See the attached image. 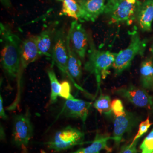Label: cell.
I'll use <instances>...</instances> for the list:
<instances>
[{
    "label": "cell",
    "mask_w": 153,
    "mask_h": 153,
    "mask_svg": "<svg viewBox=\"0 0 153 153\" xmlns=\"http://www.w3.org/2000/svg\"><path fill=\"white\" fill-rule=\"evenodd\" d=\"M114 93L126 99L137 107L146 109L153 108V98L146 90L133 85L115 89Z\"/></svg>",
    "instance_id": "9c48e42d"
},
{
    "label": "cell",
    "mask_w": 153,
    "mask_h": 153,
    "mask_svg": "<svg viewBox=\"0 0 153 153\" xmlns=\"http://www.w3.org/2000/svg\"><path fill=\"white\" fill-rule=\"evenodd\" d=\"M53 30V28L45 29L37 35V45L40 56L44 55L51 57L55 33Z\"/></svg>",
    "instance_id": "2e32d148"
},
{
    "label": "cell",
    "mask_w": 153,
    "mask_h": 153,
    "mask_svg": "<svg viewBox=\"0 0 153 153\" xmlns=\"http://www.w3.org/2000/svg\"><path fill=\"white\" fill-rule=\"evenodd\" d=\"M138 140L136 141H133L131 143L125 148H122L121 153H137L138 150L137 149V143Z\"/></svg>",
    "instance_id": "484cf974"
},
{
    "label": "cell",
    "mask_w": 153,
    "mask_h": 153,
    "mask_svg": "<svg viewBox=\"0 0 153 153\" xmlns=\"http://www.w3.org/2000/svg\"><path fill=\"white\" fill-rule=\"evenodd\" d=\"M85 133L76 128L68 126L57 131L53 138L46 143L48 148L56 152L68 150L75 146L83 145Z\"/></svg>",
    "instance_id": "52a82bcc"
},
{
    "label": "cell",
    "mask_w": 153,
    "mask_h": 153,
    "mask_svg": "<svg viewBox=\"0 0 153 153\" xmlns=\"http://www.w3.org/2000/svg\"><path fill=\"white\" fill-rule=\"evenodd\" d=\"M110 139H112V137L97 134L90 146L81 148L71 153H100L102 150L109 152L111 151V149L108 146L107 143Z\"/></svg>",
    "instance_id": "e0dca14e"
},
{
    "label": "cell",
    "mask_w": 153,
    "mask_h": 153,
    "mask_svg": "<svg viewBox=\"0 0 153 153\" xmlns=\"http://www.w3.org/2000/svg\"><path fill=\"white\" fill-rule=\"evenodd\" d=\"M88 61L84 65V69L94 75L97 83L96 95L100 90L102 80L105 79L110 74L117 53L109 51L97 49L92 38H88Z\"/></svg>",
    "instance_id": "7a4b0ae2"
},
{
    "label": "cell",
    "mask_w": 153,
    "mask_h": 153,
    "mask_svg": "<svg viewBox=\"0 0 153 153\" xmlns=\"http://www.w3.org/2000/svg\"><path fill=\"white\" fill-rule=\"evenodd\" d=\"M140 148L141 153H152L153 152V129L143 140Z\"/></svg>",
    "instance_id": "7402d4cb"
},
{
    "label": "cell",
    "mask_w": 153,
    "mask_h": 153,
    "mask_svg": "<svg viewBox=\"0 0 153 153\" xmlns=\"http://www.w3.org/2000/svg\"><path fill=\"white\" fill-rule=\"evenodd\" d=\"M62 2V7L60 16H66L79 20L81 7L77 0H57Z\"/></svg>",
    "instance_id": "d6986e66"
},
{
    "label": "cell",
    "mask_w": 153,
    "mask_h": 153,
    "mask_svg": "<svg viewBox=\"0 0 153 153\" xmlns=\"http://www.w3.org/2000/svg\"><path fill=\"white\" fill-rule=\"evenodd\" d=\"M0 36L2 49L1 62L6 74L11 79L18 76L21 52V40L7 25L1 22Z\"/></svg>",
    "instance_id": "6da1fadb"
},
{
    "label": "cell",
    "mask_w": 153,
    "mask_h": 153,
    "mask_svg": "<svg viewBox=\"0 0 153 153\" xmlns=\"http://www.w3.org/2000/svg\"><path fill=\"white\" fill-rule=\"evenodd\" d=\"M91 103L79 99H66L61 114L66 116L80 119L83 123L87 119Z\"/></svg>",
    "instance_id": "7c38bea8"
},
{
    "label": "cell",
    "mask_w": 153,
    "mask_h": 153,
    "mask_svg": "<svg viewBox=\"0 0 153 153\" xmlns=\"http://www.w3.org/2000/svg\"><path fill=\"white\" fill-rule=\"evenodd\" d=\"M130 42L126 49L121 50L115 58L112 68L115 76H120L131 65L134 58L138 56H142L146 48L148 40L142 39L137 28L134 26L133 30L129 31Z\"/></svg>",
    "instance_id": "3957f363"
},
{
    "label": "cell",
    "mask_w": 153,
    "mask_h": 153,
    "mask_svg": "<svg viewBox=\"0 0 153 153\" xmlns=\"http://www.w3.org/2000/svg\"><path fill=\"white\" fill-rule=\"evenodd\" d=\"M68 35L73 49L81 60H85L88 48V35L85 29L76 20L71 22Z\"/></svg>",
    "instance_id": "30bf717a"
},
{
    "label": "cell",
    "mask_w": 153,
    "mask_h": 153,
    "mask_svg": "<svg viewBox=\"0 0 153 153\" xmlns=\"http://www.w3.org/2000/svg\"><path fill=\"white\" fill-rule=\"evenodd\" d=\"M152 125V123H150L149 117H148L146 120L141 122L139 126V129L136 136L134 138L133 141H136L139 140L142 136L148 131L150 127Z\"/></svg>",
    "instance_id": "cb8c5ba5"
},
{
    "label": "cell",
    "mask_w": 153,
    "mask_h": 153,
    "mask_svg": "<svg viewBox=\"0 0 153 153\" xmlns=\"http://www.w3.org/2000/svg\"><path fill=\"white\" fill-rule=\"evenodd\" d=\"M1 4L7 8H10L11 7V3L10 0H1Z\"/></svg>",
    "instance_id": "83f0119b"
},
{
    "label": "cell",
    "mask_w": 153,
    "mask_h": 153,
    "mask_svg": "<svg viewBox=\"0 0 153 153\" xmlns=\"http://www.w3.org/2000/svg\"><path fill=\"white\" fill-rule=\"evenodd\" d=\"M66 37L62 30L55 32L53 43L52 49L51 59L53 64L57 66L62 74L65 76L76 88L84 93H88L73 78L68 70V56L66 45Z\"/></svg>",
    "instance_id": "8992f818"
},
{
    "label": "cell",
    "mask_w": 153,
    "mask_h": 153,
    "mask_svg": "<svg viewBox=\"0 0 153 153\" xmlns=\"http://www.w3.org/2000/svg\"><path fill=\"white\" fill-rule=\"evenodd\" d=\"M78 1H85V0H77Z\"/></svg>",
    "instance_id": "4dcf8cb0"
},
{
    "label": "cell",
    "mask_w": 153,
    "mask_h": 153,
    "mask_svg": "<svg viewBox=\"0 0 153 153\" xmlns=\"http://www.w3.org/2000/svg\"><path fill=\"white\" fill-rule=\"evenodd\" d=\"M0 116H1V118L4 120H6L8 118L6 114L5 110H4L3 98H2L1 95H0Z\"/></svg>",
    "instance_id": "4316f807"
},
{
    "label": "cell",
    "mask_w": 153,
    "mask_h": 153,
    "mask_svg": "<svg viewBox=\"0 0 153 153\" xmlns=\"http://www.w3.org/2000/svg\"><path fill=\"white\" fill-rule=\"evenodd\" d=\"M66 45L68 56L69 72L76 83H79L82 76V61L73 49L68 35L66 37Z\"/></svg>",
    "instance_id": "9a60e30c"
},
{
    "label": "cell",
    "mask_w": 153,
    "mask_h": 153,
    "mask_svg": "<svg viewBox=\"0 0 153 153\" xmlns=\"http://www.w3.org/2000/svg\"><path fill=\"white\" fill-rule=\"evenodd\" d=\"M111 103L112 102L109 95L101 93L94 102L93 106L100 114L110 116L112 114Z\"/></svg>",
    "instance_id": "ffe728a7"
},
{
    "label": "cell",
    "mask_w": 153,
    "mask_h": 153,
    "mask_svg": "<svg viewBox=\"0 0 153 153\" xmlns=\"http://www.w3.org/2000/svg\"><path fill=\"white\" fill-rule=\"evenodd\" d=\"M150 52H151V53H152V54L153 55V43L152 45V46L150 47Z\"/></svg>",
    "instance_id": "f546056e"
},
{
    "label": "cell",
    "mask_w": 153,
    "mask_h": 153,
    "mask_svg": "<svg viewBox=\"0 0 153 153\" xmlns=\"http://www.w3.org/2000/svg\"><path fill=\"white\" fill-rule=\"evenodd\" d=\"M78 2L81 7L79 22H95L104 13L105 0H85Z\"/></svg>",
    "instance_id": "4fadbf2b"
},
{
    "label": "cell",
    "mask_w": 153,
    "mask_h": 153,
    "mask_svg": "<svg viewBox=\"0 0 153 153\" xmlns=\"http://www.w3.org/2000/svg\"><path fill=\"white\" fill-rule=\"evenodd\" d=\"M140 80L142 88L153 91V61L146 59L140 66Z\"/></svg>",
    "instance_id": "ac0fdd59"
},
{
    "label": "cell",
    "mask_w": 153,
    "mask_h": 153,
    "mask_svg": "<svg viewBox=\"0 0 153 153\" xmlns=\"http://www.w3.org/2000/svg\"><path fill=\"white\" fill-rule=\"evenodd\" d=\"M136 21L142 31H151L153 22V0L141 2L137 10Z\"/></svg>",
    "instance_id": "5bb4252c"
},
{
    "label": "cell",
    "mask_w": 153,
    "mask_h": 153,
    "mask_svg": "<svg viewBox=\"0 0 153 153\" xmlns=\"http://www.w3.org/2000/svg\"><path fill=\"white\" fill-rule=\"evenodd\" d=\"M33 134V125L28 110L25 114L16 115L14 120L12 134L13 140L15 145L21 147L26 152Z\"/></svg>",
    "instance_id": "ba28073f"
},
{
    "label": "cell",
    "mask_w": 153,
    "mask_h": 153,
    "mask_svg": "<svg viewBox=\"0 0 153 153\" xmlns=\"http://www.w3.org/2000/svg\"><path fill=\"white\" fill-rule=\"evenodd\" d=\"M111 108L112 114L115 115V116H121L126 112L122 101L119 99H115L112 101Z\"/></svg>",
    "instance_id": "603a6c76"
},
{
    "label": "cell",
    "mask_w": 153,
    "mask_h": 153,
    "mask_svg": "<svg viewBox=\"0 0 153 153\" xmlns=\"http://www.w3.org/2000/svg\"><path fill=\"white\" fill-rule=\"evenodd\" d=\"M128 2L131 3V4H135L137 2V0H126Z\"/></svg>",
    "instance_id": "f1b7e54d"
},
{
    "label": "cell",
    "mask_w": 153,
    "mask_h": 153,
    "mask_svg": "<svg viewBox=\"0 0 153 153\" xmlns=\"http://www.w3.org/2000/svg\"><path fill=\"white\" fill-rule=\"evenodd\" d=\"M60 97L65 99L74 98L71 94V87L68 81H64L61 83Z\"/></svg>",
    "instance_id": "d4e9b609"
},
{
    "label": "cell",
    "mask_w": 153,
    "mask_h": 153,
    "mask_svg": "<svg viewBox=\"0 0 153 153\" xmlns=\"http://www.w3.org/2000/svg\"><path fill=\"white\" fill-rule=\"evenodd\" d=\"M141 3L139 0L133 4L126 0H108L104 13L109 17V24L126 23L129 26L136 21L137 10Z\"/></svg>",
    "instance_id": "277c9868"
},
{
    "label": "cell",
    "mask_w": 153,
    "mask_h": 153,
    "mask_svg": "<svg viewBox=\"0 0 153 153\" xmlns=\"http://www.w3.org/2000/svg\"><path fill=\"white\" fill-rule=\"evenodd\" d=\"M37 35H31L22 42L21 52V62L18 76L17 77L18 91L16 98L14 102L8 107V110H13L16 108V106L19 103L21 85L22 74L25 69L28 65L34 62L41 56L39 51L37 45Z\"/></svg>",
    "instance_id": "5b68a950"
},
{
    "label": "cell",
    "mask_w": 153,
    "mask_h": 153,
    "mask_svg": "<svg viewBox=\"0 0 153 153\" xmlns=\"http://www.w3.org/2000/svg\"><path fill=\"white\" fill-rule=\"evenodd\" d=\"M152 153H153V152H152Z\"/></svg>",
    "instance_id": "1f68e13d"
},
{
    "label": "cell",
    "mask_w": 153,
    "mask_h": 153,
    "mask_svg": "<svg viewBox=\"0 0 153 153\" xmlns=\"http://www.w3.org/2000/svg\"><path fill=\"white\" fill-rule=\"evenodd\" d=\"M137 118L133 113L126 111L124 115L115 116L114 122V133L112 139L115 145L119 146L124 135L131 131L137 124Z\"/></svg>",
    "instance_id": "8fae6325"
},
{
    "label": "cell",
    "mask_w": 153,
    "mask_h": 153,
    "mask_svg": "<svg viewBox=\"0 0 153 153\" xmlns=\"http://www.w3.org/2000/svg\"><path fill=\"white\" fill-rule=\"evenodd\" d=\"M47 74L51 85L50 103L54 104L57 101L58 97H60L61 83L59 81L54 69L52 68H50L47 71Z\"/></svg>",
    "instance_id": "44dd1931"
}]
</instances>
